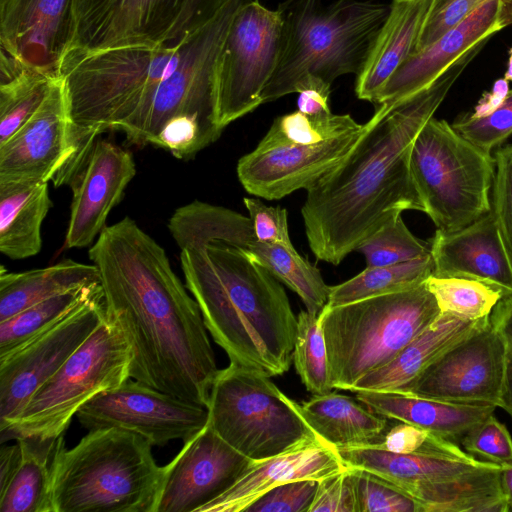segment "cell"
Masks as SVG:
<instances>
[{
	"instance_id": "obj_1",
	"label": "cell",
	"mask_w": 512,
	"mask_h": 512,
	"mask_svg": "<svg viewBox=\"0 0 512 512\" xmlns=\"http://www.w3.org/2000/svg\"><path fill=\"white\" fill-rule=\"evenodd\" d=\"M88 255L106 315L130 348L131 378L207 408L219 369L200 308L164 248L127 216L105 226Z\"/></svg>"
},
{
	"instance_id": "obj_2",
	"label": "cell",
	"mask_w": 512,
	"mask_h": 512,
	"mask_svg": "<svg viewBox=\"0 0 512 512\" xmlns=\"http://www.w3.org/2000/svg\"><path fill=\"white\" fill-rule=\"evenodd\" d=\"M483 46L422 91L387 110L375 108L349 155L307 190L301 215L318 260L338 265L393 214L424 212L410 169L413 142Z\"/></svg>"
},
{
	"instance_id": "obj_3",
	"label": "cell",
	"mask_w": 512,
	"mask_h": 512,
	"mask_svg": "<svg viewBox=\"0 0 512 512\" xmlns=\"http://www.w3.org/2000/svg\"><path fill=\"white\" fill-rule=\"evenodd\" d=\"M185 286L230 363L268 376L290 368L297 332L287 294L241 247L221 240L180 249Z\"/></svg>"
},
{
	"instance_id": "obj_4",
	"label": "cell",
	"mask_w": 512,
	"mask_h": 512,
	"mask_svg": "<svg viewBox=\"0 0 512 512\" xmlns=\"http://www.w3.org/2000/svg\"><path fill=\"white\" fill-rule=\"evenodd\" d=\"M277 10L282 20L280 53L262 103L297 93L308 79L332 85L342 75L357 76L389 5L371 0H285Z\"/></svg>"
},
{
	"instance_id": "obj_5",
	"label": "cell",
	"mask_w": 512,
	"mask_h": 512,
	"mask_svg": "<svg viewBox=\"0 0 512 512\" xmlns=\"http://www.w3.org/2000/svg\"><path fill=\"white\" fill-rule=\"evenodd\" d=\"M143 436L90 430L77 445L59 436L52 463L53 512H155L162 478Z\"/></svg>"
},
{
	"instance_id": "obj_6",
	"label": "cell",
	"mask_w": 512,
	"mask_h": 512,
	"mask_svg": "<svg viewBox=\"0 0 512 512\" xmlns=\"http://www.w3.org/2000/svg\"><path fill=\"white\" fill-rule=\"evenodd\" d=\"M440 313L425 282L398 292L325 306L319 322L333 388L351 390L363 376L390 362Z\"/></svg>"
},
{
	"instance_id": "obj_7",
	"label": "cell",
	"mask_w": 512,
	"mask_h": 512,
	"mask_svg": "<svg viewBox=\"0 0 512 512\" xmlns=\"http://www.w3.org/2000/svg\"><path fill=\"white\" fill-rule=\"evenodd\" d=\"M414 184L436 228L456 231L491 210L495 158L454 130L430 118L410 154Z\"/></svg>"
},
{
	"instance_id": "obj_8",
	"label": "cell",
	"mask_w": 512,
	"mask_h": 512,
	"mask_svg": "<svg viewBox=\"0 0 512 512\" xmlns=\"http://www.w3.org/2000/svg\"><path fill=\"white\" fill-rule=\"evenodd\" d=\"M131 353L118 324L107 315L21 411L0 428V440L58 438L79 409L130 376Z\"/></svg>"
},
{
	"instance_id": "obj_9",
	"label": "cell",
	"mask_w": 512,
	"mask_h": 512,
	"mask_svg": "<svg viewBox=\"0 0 512 512\" xmlns=\"http://www.w3.org/2000/svg\"><path fill=\"white\" fill-rule=\"evenodd\" d=\"M207 409L215 432L253 461L319 440L270 376L238 364L218 371Z\"/></svg>"
},
{
	"instance_id": "obj_10",
	"label": "cell",
	"mask_w": 512,
	"mask_h": 512,
	"mask_svg": "<svg viewBox=\"0 0 512 512\" xmlns=\"http://www.w3.org/2000/svg\"><path fill=\"white\" fill-rule=\"evenodd\" d=\"M279 11L257 0L246 1L235 13L215 72L217 118L225 128L262 103V92L276 68L281 46Z\"/></svg>"
},
{
	"instance_id": "obj_11",
	"label": "cell",
	"mask_w": 512,
	"mask_h": 512,
	"mask_svg": "<svg viewBox=\"0 0 512 512\" xmlns=\"http://www.w3.org/2000/svg\"><path fill=\"white\" fill-rule=\"evenodd\" d=\"M135 175L136 164L129 150L96 137L54 176L55 186L66 184L73 194L65 237L67 248L92 244Z\"/></svg>"
},
{
	"instance_id": "obj_12",
	"label": "cell",
	"mask_w": 512,
	"mask_h": 512,
	"mask_svg": "<svg viewBox=\"0 0 512 512\" xmlns=\"http://www.w3.org/2000/svg\"><path fill=\"white\" fill-rule=\"evenodd\" d=\"M76 417L88 431L120 428L143 436L152 445L164 446L198 433L207 424L209 413L206 407L128 378L96 395Z\"/></svg>"
},
{
	"instance_id": "obj_13",
	"label": "cell",
	"mask_w": 512,
	"mask_h": 512,
	"mask_svg": "<svg viewBox=\"0 0 512 512\" xmlns=\"http://www.w3.org/2000/svg\"><path fill=\"white\" fill-rule=\"evenodd\" d=\"M507 355L489 317L396 392L498 407Z\"/></svg>"
},
{
	"instance_id": "obj_14",
	"label": "cell",
	"mask_w": 512,
	"mask_h": 512,
	"mask_svg": "<svg viewBox=\"0 0 512 512\" xmlns=\"http://www.w3.org/2000/svg\"><path fill=\"white\" fill-rule=\"evenodd\" d=\"M106 317L103 292L52 327L0 355V428L82 345Z\"/></svg>"
},
{
	"instance_id": "obj_15",
	"label": "cell",
	"mask_w": 512,
	"mask_h": 512,
	"mask_svg": "<svg viewBox=\"0 0 512 512\" xmlns=\"http://www.w3.org/2000/svg\"><path fill=\"white\" fill-rule=\"evenodd\" d=\"M252 462L225 442L208 421L162 467L155 512H199L226 492Z\"/></svg>"
},
{
	"instance_id": "obj_16",
	"label": "cell",
	"mask_w": 512,
	"mask_h": 512,
	"mask_svg": "<svg viewBox=\"0 0 512 512\" xmlns=\"http://www.w3.org/2000/svg\"><path fill=\"white\" fill-rule=\"evenodd\" d=\"M72 0H1V77L22 70L59 77Z\"/></svg>"
},
{
	"instance_id": "obj_17",
	"label": "cell",
	"mask_w": 512,
	"mask_h": 512,
	"mask_svg": "<svg viewBox=\"0 0 512 512\" xmlns=\"http://www.w3.org/2000/svg\"><path fill=\"white\" fill-rule=\"evenodd\" d=\"M184 2L72 0L71 31L65 53L162 43L172 30Z\"/></svg>"
},
{
	"instance_id": "obj_18",
	"label": "cell",
	"mask_w": 512,
	"mask_h": 512,
	"mask_svg": "<svg viewBox=\"0 0 512 512\" xmlns=\"http://www.w3.org/2000/svg\"><path fill=\"white\" fill-rule=\"evenodd\" d=\"M366 124L352 133L317 144L260 141L237 164L244 189L267 200L281 199L299 189L308 190L338 166L353 150Z\"/></svg>"
},
{
	"instance_id": "obj_19",
	"label": "cell",
	"mask_w": 512,
	"mask_h": 512,
	"mask_svg": "<svg viewBox=\"0 0 512 512\" xmlns=\"http://www.w3.org/2000/svg\"><path fill=\"white\" fill-rule=\"evenodd\" d=\"M511 23L508 0H486L458 26L410 55L378 92L375 108L387 110L427 88L462 56Z\"/></svg>"
},
{
	"instance_id": "obj_20",
	"label": "cell",
	"mask_w": 512,
	"mask_h": 512,
	"mask_svg": "<svg viewBox=\"0 0 512 512\" xmlns=\"http://www.w3.org/2000/svg\"><path fill=\"white\" fill-rule=\"evenodd\" d=\"M74 154L58 77L36 112L0 145V182H49Z\"/></svg>"
},
{
	"instance_id": "obj_21",
	"label": "cell",
	"mask_w": 512,
	"mask_h": 512,
	"mask_svg": "<svg viewBox=\"0 0 512 512\" xmlns=\"http://www.w3.org/2000/svg\"><path fill=\"white\" fill-rule=\"evenodd\" d=\"M428 242L432 275L476 280L512 296V264L492 210L456 231L437 229Z\"/></svg>"
},
{
	"instance_id": "obj_22",
	"label": "cell",
	"mask_w": 512,
	"mask_h": 512,
	"mask_svg": "<svg viewBox=\"0 0 512 512\" xmlns=\"http://www.w3.org/2000/svg\"><path fill=\"white\" fill-rule=\"evenodd\" d=\"M346 468L337 450L316 440L253 461L239 479L199 512H241L271 488L298 479L321 480Z\"/></svg>"
},
{
	"instance_id": "obj_23",
	"label": "cell",
	"mask_w": 512,
	"mask_h": 512,
	"mask_svg": "<svg viewBox=\"0 0 512 512\" xmlns=\"http://www.w3.org/2000/svg\"><path fill=\"white\" fill-rule=\"evenodd\" d=\"M346 467L368 471L407 493L427 483L450 480L497 464L474 456L449 457L426 453H394L369 445L335 448Z\"/></svg>"
},
{
	"instance_id": "obj_24",
	"label": "cell",
	"mask_w": 512,
	"mask_h": 512,
	"mask_svg": "<svg viewBox=\"0 0 512 512\" xmlns=\"http://www.w3.org/2000/svg\"><path fill=\"white\" fill-rule=\"evenodd\" d=\"M431 3L432 0H392L389 4L388 15L356 78L359 99L373 103L396 69L415 52Z\"/></svg>"
},
{
	"instance_id": "obj_25",
	"label": "cell",
	"mask_w": 512,
	"mask_h": 512,
	"mask_svg": "<svg viewBox=\"0 0 512 512\" xmlns=\"http://www.w3.org/2000/svg\"><path fill=\"white\" fill-rule=\"evenodd\" d=\"M356 399L373 413L426 429L461 443L475 425L495 411L493 405L463 404L396 391H358Z\"/></svg>"
},
{
	"instance_id": "obj_26",
	"label": "cell",
	"mask_w": 512,
	"mask_h": 512,
	"mask_svg": "<svg viewBox=\"0 0 512 512\" xmlns=\"http://www.w3.org/2000/svg\"><path fill=\"white\" fill-rule=\"evenodd\" d=\"M490 316L468 320L449 313L438 318L390 362L359 379L350 391H396L416 378L442 353Z\"/></svg>"
},
{
	"instance_id": "obj_27",
	"label": "cell",
	"mask_w": 512,
	"mask_h": 512,
	"mask_svg": "<svg viewBox=\"0 0 512 512\" xmlns=\"http://www.w3.org/2000/svg\"><path fill=\"white\" fill-rule=\"evenodd\" d=\"M52 205L48 182H0V252L13 260L38 254Z\"/></svg>"
},
{
	"instance_id": "obj_28",
	"label": "cell",
	"mask_w": 512,
	"mask_h": 512,
	"mask_svg": "<svg viewBox=\"0 0 512 512\" xmlns=\"http://www.w3.org/2000/svg\"><path fill=\"white\" fill-rule=\"evenodd\" d=\"M299 409L318 438L334 448L379 443L387 428V418L343 394L313 395Z\"/></svg>"
},
{
	"instance_id": "obj_29",
	"label": "cell",
	"mask_w": 512,
	"mask_h": 512,
	"mask_svg": "<svg viewBox=\"0 0 512 512\" xmlns=\"http://www.w3.org/2000/svg\"><path fill=\"white\" fill-rule=\"evenodd\" d=\"M100 284L96 265L62 260L45 268L0 273V322L56 295Z\"/></svg>"
},
{
	"instance_id": "obj_30",
	"label": "cell",
	"mask_w": 512,
	"mask_h": 512,
	"mask_svg": "<svg viewBox=\"0 0 512 512\" xmlns=\"http://www.w3.org/2000/svg\"><path fill=\"white\" fill-rule=\"evenodd\" d=\"M501 466L458 478L419 485L408 495L423 512H509L500 483Z\"/></svg>"
},
{
	"instance_id": "obj_31",
	"label": "cell",
	"mask_w": 512,
	"mask_h": 512,
	"mask_svg": "<svg viewBox=\"0 0 512 512\" xmlns=\"http://www.w3.org/2000/svg\"><path fill=\"white\" fill-rule=\"evenodd\" d=\"M58 438L16 439L21 461L9 484L0 491V512H53L52 463Z\"/></svg>"
},
{
	"instance_id": "obj_32",
	"label": "cell",
	"mask_w": 512,
	"mask_h": 512,
	"mask_svg": "<svg viewBox=\"0 0 512 512\" xmlns=\"http://www.w3.org/2000/svg\"><path fill=\"white\" fill-rule=\"evenodd\" d=\"M168 229L180 249L212 240L246 248L256 238L249 217L198 200L177 208L169 219Z\"/></svg>"
},
{
	"instance_id": "obj_33",
	"label": "cell",
	"mask_w": 512,
	"mask_h": 512,
	"mask_svg": "<svg viewBox=\"0 0 512 512\" xmlns=\"http://www.w3.org/2000/svg\"><path fill=\"white\" fill-rule=\"evenodd\" d=\"M258 264L277 280L293 290L306 311L319 315L328 303V286L318 268L302 257L293 245L263 243L255 238L243 248Z\"/></svg>"
},
{
	"instance_id": "obj_34",
	"label": "cell",
	"mask_w": 512,
	"mask_h": 512,
	"mask_svg": "<svg viewBox=\"0 0 512 512\" xmlns=\"http://www.w3.org/2000/svg\"><path fill=\"white\" fill-rule=\"evenodd\" d=\"M431 255L394 265L366 267L353 278L330 286L326 306L398 292L424 283L433 274Z\"/></svg>"
},
{
	"instance_id": "obj_35",
	"label": "cell",
	"mask_w": 512,
	"mask_h": 512,
	"mask_svg": "<svg viewBox=\"0 0 512 512\" xmlns=\"http://www.w3.org/2000/svg\"><path fill=\"white\" fill-rule=\"evenodd\" d=\"M101 292V284L74 289L32 305L0 322V355L52 327Z\"/></svg>"
},
{
	"instance_id": "obj_36",
	"label": "cell",
	"mask_w": 512,
	"mask_h": 512,
	"mask_svg": "<svg viewBox=\"0 0 512 512\" xmlns=\"http://www.w3.org/2000/svg\"><path fill=\"white\" fill-rule=\"evenodd\" d=\"M57 78L22 70L0 81V145L36 112Z\"/></svg>"
},
{
	"instance_id": "obj_37",
	"label": "cell",
	"mask_w": 512,
	"mask_h": 512,
	"mask_svg": "<svg viewBox=\"0 0 512 512\" xmlns=\"http://www.w3.org/2000/svg\"><path fill=\"white\" fill-rule=\"evenodd\" d=\"M362 125L357 123L349 114H333L330 112L308 115L297 110L275 118L262 141L304 145L317 144L355 132Z\"/></svg>"
},
{
	"instance_id": "obj_38",
	"label": "cell",
	"mask_w": 512,
	"mask_h": 512,
	"mask_svg": "<svg viewBox=\"0 0 512 512\" xmlns=\"http://www.w3.org/2000/svg\"><path fill=\"white\" fill-rule=\"evenodd\" d=\"M293 362L303 385L312 395L332 392L327 347L319 315H312L306 310L298 314Z\"/></svg>"
},
{
	"instance_id": "obj_39",
	"label": "cell",
	"mask_w": 512,
	"mask_h": 512,
	"mask_svg": "<svg viewBox=\"0 0 512 512\" xmlns=\"http://www.w3.org/2000/svg\"><path fill=\"white\" fill-rule=\"evenodd\" d=\"M425 283L441 313L468 320L490 316L496 304L503 298L492 287L467 278L431 275Z\"/></svg>"
},
{
	"instance_id": "obj_40",
	"label": "cell",
	"mask_w": 512,
	"mask_h": 512,
	"mask_svg": "<svg viewBox=\"0 0 512 512\" xmlns=\"http://www.w3.org/2000/svg\"><path fill=\"white\" fill-rule=\"evenodd\" d=\"M395 213L357 247L367 267L394 265L430 255L429 242L417 238Z\"/></svg>"
},
{
	"instance_id": "obj_41",
	"label": "cell",
	"mask_w": 512,
	"mask_h": 512,
	"mask_svg": "<svg viewBox=\"0 0 512 512\" xmlns=\"http://www.w3.org/2000/svg\"><path fill=\"white\" fill-rule=\"evenodd\" d=\"M350 469L357 512H423L420 502L392 484L368 471Z\"/></svg>"
},
{
	"instance_id": "obj_42",
	"label": "cell",
	"mask_w": 512,
	"mask_h": 512,
	"mask_svg": "<svg viewBox=\"0 0 512 512\" xmlns=\"http://www.w3.org/2000/svg\"><path fill=\"white\" fill-rule=\"evenodd\" d=\"M451 126L472 144L491 153L512 135V90L489 115L474 117L464 113Z\"/></svg>"
},
{
	"instance_id": "obj_43",
	"label": "cell",
	"mask_w": 512,
	"mask_h": 512,
	"mask_svg": "<svg viewBox=\"0 0 512 512\" xmlns=\"http://www.w3.org/2000/svg\"><path fill=\"white\" fill-rule=\"evenodd\" d=\"M494 158L491 210L512 264V144L498 147Z\"/></svg>"
},
{
	"instance_id": "obj_44",
	"label": "cell",
	"mask_w": 512,
	"mask_h": 512,
	"mask_svg": "<svg viewBox=\"0 0 512 512\" xmlns=\"http://www.w3.org/2000/svg\"><path fill=\"white\" fill-rule=\"evenodd\" d=\"M461 445L467 453L483 461L499 466L512 462V437L494 413L467 432Z\"/></svg>"
},
{
	"instance_id": "obj_45",
	"label": "cell",
	"mask_w": 512,
	"mask_h": 512,
	"mask_svg": "<svg viewBox=\"0 0 512 512\" xmlns=\"http://www.w3.org/2000/svg\"><path fill=\"white\" fill-rule=\"evenodd\" d=\"M319 480L298 479L277 485L256 499L245 512H310Z\"/></svg>"
},
{
	"instance_id": "obj_46",
	"label": "cell",
	"mask_w": 512,
	"mask_h": 512,
	"mask_svg": "<svg viewBox=\"0 0 512 512\" xmlns=\"http://www.w3.org/2000/svg\"><path fill=\"white\" fill-rule=\"evenodd\" d=\"M485 1L432 0L415 52L428 47L442 35L458 26Z\"/></svg>"
},
{
	"instance_id": "obj_47",
	"label": "cell",
	"mask_w": 512,
	"mask_h": 512,
	"mask_svg": "<svg viewBox=\"0 0 512 512\" xmlns=\"http://www.w3.org/2000/svg\"><path fill=\"white\" fill-rule=\"evenodd\" d=\"M244 205L253 224L254 234L263 243L293 245L288 231L287 211L268 206L258 198L245 197Z\"/></svg>"
},
{
	"instance_id": "obj_48",
	"label": "cell",
	"mask_w": 512,
	"mask_h": 512,
	"mask_svg": "<svg viewBox=\"0 0 512 512\" xmlns=\"http://www.w3.org/2000/svg\"><path fill=\"white\" fill-rule=\"evenodd\" d=\"M357 512L351 469L319 480L310 512Z\"/></svg>"
},
{
	"instance_id": "obj_49",
	"label": "cell",
	"mask_w": 512,
	"mask_h": 512,
	"mask_svg": "<svg viewBox=\"0 0 512 512\" xmlns=\"http://www.w3.org/2000/svg\"><path fill=\"white\" fill-rule=\"evenodd\" d=\"M231 0H185L180 15L164 42L176 41L210 21Z\"/></svg>"
},
{
	"instance_id": "obj_50",
	"label": "cell",
	"mask_w": 512,
	"mask_h": 512,
	"mask_svg": "<svg viewBox=\"0 0 512 512\" xmlns=\"http://www.w3.org/2000/svg\"><path fill=\"white\" fill-rule=\"evenodd\" d=\"M297 100L298 110L304 114L317 115L330 113L328 104L331 85L322 80L312 78L305 81L299 88Z\"/></svg>"
},
{
	"instance_id": "obj_51",
	"label": "cell",
	"mask_w": 512,
	"mask_h": 512,
	"mask_svg": "<svg viewBox=\"0 0 512 512\" xmlns=\"http://www.w3.org/2000/svg\"><path fill=\"white\" fill-rule=\"evenodd\" d=\"M492 327L512 354V296L502 298L490 314Z\"/></svg>"
},
{
	"instance_id": "obj_52",
	"label": "cell",
	"mask_w": 512,
	"mask_h": 512,
	"mask_svg": "<svg viewBox=\"0 0 512 512\" xmlns=\"http://www.w3.org/2000/svg\"><path fill=\"white\" fill-rule=\"evenodd\" d=\"M508 92V81L505 78L498 80L491 92L484 94L470 114L474 117L489 115L503 102Z\"/></svg>"
},
{
	"instance_id": "obj_53",
	"label": "cell",
	"mask_w": 512,
	"mask_h": 512,
	"mask_svg": "<svg viewBox=\"0 0 512 512\" xmlns=\"http://www.w3.org/2000/svg\"><path fill=\"white\" fill-rule=\"evenodd\" d=\"M21 461L19 443L0 449V491L4 490L16 473Z\"/></svg>"
},
{
	"instance_id": "obj_54",
	"label": "cell",
	"mask_w": 512,
	"mask_h": 512,
	"mask_svg": "<svg viewBox=\"0 0 512 512\" xmlns=\"http://www.w3.org/2000/svg\"><path fill=\"white\" fill-rule=\"evenodd\" d=\"M498 407L512 417V354L509 352Z\"/></svg>"
},
{
	"instance_id": "obj_55",
	"label": "cell",
	"mask_w": 512,
	"mask_h": 512,
	"mask_svg": "<svg viewBox=\"0 0 512 512\" xmlns=\"http://www.w3.org/2000/svg\"><path fill=\"white\" fill-rule=\"evenodd\" d=\"M500 483L508 509L512 511V462L501 466Z\"/></svg>"
},
{
	"instance_id": "obj_56",
	"label": "cell",
	"mask_w": 512,
	"mask_h": 512,
	"mask_svg": "<svg viewBox=\"0 0 512 512\" xmlns=\"http://www.w3.org/2000/svg\"><path fill=\"white\" fill-rule=\"evenodd\" d=\"M507 81L508 80H512V49H511V55H510V58H509V66H508V70L506 72V75L504 77Z\"/></svg>"
},
{
	"instance_id": "obj_57",
	"label": "cell",
	"mask_w": 512,
	"mask_h": 512,
	"mask_svg": "<svg viewBox=\"0 0 512 512\" xmlns=\"http://www.w3.org/2000/svg\"><path fill=\"white\" fill-rule=\"evenodd\" d=\"M509 2V5H510V8H511V11H512V0H508Z\"/></svg>"
}]
</instances>
